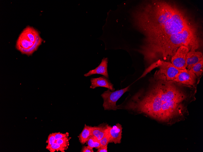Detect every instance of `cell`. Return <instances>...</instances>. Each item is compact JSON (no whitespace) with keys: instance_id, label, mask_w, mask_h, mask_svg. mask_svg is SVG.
Returning <instances> with one entry per match:
<instances>
[{"instance_id":"obj_19","label":"cell","mask_w":203,"mask_h":152,"mask_svg":"<svg viewBox=\"0 0 203 152\" xmlns=\"http://www.w3.org/2000/svg\"><path fill=\"white\" fill-rule=\"evenodd\" d=\"M55 138L56 140L59 139L68 137L69 134L68 133H62L60 132L54 133Z\"/></svg>"},{"instance_id":"obj_3","label":"cell","mask_w":203,"mask_h":152,"mask_svg":"<svg viewBox=\"0 0 203 152\" xmlns=\"http://www.w3.org/2000/svg\"><path fill=\"white\" fill-rule=\"evenodd\" d=\"M43 41L38 31L28 26L19 35L16 47L22 54L29 56L37 49Z\"/></svg>"},{"instance_id":"obj_23","label":"cell","mask_w":203,"mask_h":152,"mask_svg":"<svg viewBox=\"0 0 203 152\" xmlns=\"http://www.w3.org/2000/svg\"><path fill=\"white\" fill-rule=\"evenodd\" d=\"M97 152H107V146L105 147H101L98 149Z\"/></svg>"},{"instance_id":"obj_15","label":"cell","mask_w":203,"mask_h":152,"mask_svg":"<svg viewBox=\"0 0 203 152\" xmlns=\"http://www.w3.org/2000/svg\"><path fill=\"white\" fill-rule=\"evenodd\" d=\"M46 148L51 152H54L56 151L64 152L67 148L64 146L55 142L50 146H46Z\"/></svg>"},{"instance_id":"obj_8","label":"cell","mask_w":203,"mask_h":152,"mask_svg":"<svg viewBox=\"0 0 203 152\" xmlns=\"http://www.w3.org/2000/svg\"><path fill=\"white\" fill-rule=\"evenodd\" d=\"M108 128L110 136V143L115 144L121 142L122 128L121 124L118 123L112 127L108 125Z\"/></svg>"},{"instance_id":"obj_10","label":"cell","mask_w":203,"mask_h":152,"mask_svg":"<svg viewBox=\"0 0 203 152\" xmlns=\"http://www.w3.org/2000/svg\"><path fill=\"white\" fill-rule=\"evenodd\" d=\"M202 60H203V56L201 52L195 50L189 51L187 55L186 68L190 69L194 65Z\"/></svg>"},{"instance_id":"obj_2","label":"cell","mask_w":203,"mask_h":152,"mask_svg":"<svg viewBox=\"0 0 203 152\" xmlns=\"http://www.w3.org/2000/svg\"><path fill=\"white\" fill-rule=\"evenodd\" d=\"M145 90L140 91L119 109L143 113L158 121L170 122L183 115L187 96L177 83L168 81L158 70Z\"/></svg>"},{"instance_id":"obj_7","label":"cell","mask_w":203,"mask_h":152,"mask_svg":"<svg viewBox=\"0 0 203 152\" xmlns=\"http://www.w3.org/2000/svg\"><path fill=\"white\" fill-rule=\"evenodd\" d=\"M196 76L189 69H181L173 81L187 86H194L196 82Z\"/></svg>"},{"instance_id":"obj_21","label":"cell","mask_w":203,"mask_h":152,"mask_svg":"<svg viewBox=\"0 0 203 152\" xmlns=\"http://www.w3.org/2000/svg\"><path fill=\"white\" fill-rule=\"evenodd\" d=\"M95 137V136H94ZM94 148L96 149H98L101 147V144L99 140L95 137L94 138Z\"/></svg>"},{"instance_id":"obj_5","label":"cell","mask_w":203,"mask_h":152,"mask_svg":"<svg viewBox=\"0 0 203 152\" xmlns=\"http://www.w3.org/2000/svg\"><path fill=\"white\" fill-rule=\"evenodd\" d=\"M155 62L156 67H159V72L163 74L168 81H173L176 76L181 71L176 68L170 62L159 60Z\"/></svg>"},{"instance_id":"obj_13","label":"cell","mask_w":203,"mask_h":152,"mask_svg":"<svg viewBox=\"0 0 203 152\" xmlns=\"http://www.w3.org/2000/svg\"><path fill=\"white\" fill-rule=\"evenodd\" d=\"M93 127L85 124L81 132L78 136L80 143L84 144L91 136V133Z\"/></svg>"},{"instance_id":"obj_20","label":"cell","mask_w":203,"mask_h":152,"mask_svg":"<svg viewBox=\"0 0 203 152\" xmlns=\"http://www.w3.org/2000/svg\"><path fill=\"white\" fill-rule=\"evenodd\" d=\"M94 136H91L87 141L88 146L92 149L94 148Z\"/></svg>"},{"instance_id":"obj_11","label":"cell","mask_w":203,"mask_h":152,"mask_svg":"<svg viewBox=\"0 0 203 152\" xmlns=\"http://www.w3.org/2000/svg\"><path fill=\"white\" fill-rule=\"evenodd\" d=\"M108 59L107 58H103L99 65L94 69L90 70L88 73L85 74V77L90 76L93 74H98L102 75L109 79L107 70Z\"/></svg>"},{"instance_id":"obj_16","label":"cell","mask_w":203,"mask_h":152,"mask_svg":"<svg viewBox=\"0 0 203 152\" xmlns=\"http://www.w3.org/2000/svg\"><path fill=\"white\" fill-rule=\"evenodd\" d=\"M108 126V130L106 134L103 137L99 140L101 144V147H105L107 146L108 144L109 143L110 136Z\"/></svg>"},{"instance_id":"obj_1","label":"cell","mask_w":203,"mask_h":152,"mask_svg":"<svg viewBox=\"0 0 203 152\" xmlns=\"http://www.w3.org/2000/svg\"><path fill=\"white\" fill-rule=\"evenodd\" d=\"M135 27L144 36L138 51L150 65L169 62L181 46L189 51L202 45L201 27L186 8L172 0L144 1L132 13Z\"/></svg>"},{"instance_id":"obj_6","label":"cell","mask_w":203,"mask_h":152,"mask_svg":"<svg viewBox=\"0 0 203 152\" xmlns=\"http://www.w3.org/2000/svg\"><path fill=\"white\" fill-rule=\"evenodd\" d=\"M189 51V49L187 47L181 46L172 57L171 62L178 69L181 70L186 68L187 55Z\"/></svg>"},{"instance_id":"obj_22","label":"cell","mask_w":203,"mask_h":152,"mask_svg":"<svg viewBox=\"0 0 203 152\" xmlns=\"http://www.w3.org/2000/svg\"><path fill=\"white\" fill-rule=\"evenodd\" d=\"M81 152H94V151L93 149H91L88 146H83L81 151Z\"/></svg>"},{"instance_id":"obj_12","label":"cell","mask_w":203,"mask_h":152,"mask_svg":"<svg viewBox=\"0 0 203 152\" xmlns=\"http://www.w3.org/2000/svg\"><path fill=\"white\" fill-rule=\"evenodd\" d=\"M108 124L104 123L100 124L98 126L93 127L91 131V136H94L100 140L105 136L108 130Z\"/></svg>"},{"instance_id":"obj_17","label":"cell","mask_w":203,"mask_h":152,"mask_svg":"<svg viewBox=\"0 0 203 152\" xmlns=\"http://www.w3.org/2000/svg\"><path fill=\"white\" fill-rule=\"evenodd\" d=\"M55 142L64 146L67 148L69 144L68 137H65L57 140H56Z\"/></svg>"},{"instance_id":"obj_9","label":"cell","mask_w":203,"mask_h":152,"mask_svg":"<svg viewBox=\"0 0 203 152\" xmlns=\"http://www.w3.org/2000/svg\"><path fill=\"white\" fill-rule=\"evenodd\" d=\"M91 85L90 88L95 89L97 87H102L107 88L113 91L115 88L113 85L110 82L108 79L105 76H102L97 78H91Z\"/></svg>"},{"instance_id":"obj_18","label":"cell","mask_w":203,"mask_h":152,"mask_svg":"<svg viewBox=\"0 0 203 152\" xmlns=\"http://www.w3.org/2000/svg\"><path fill=\"white\" fill-rule=\"evenodd\" d=\"M56 140L55 138L54 134V133H50L48 136L47 140L46 143H47V146H49L52 145L56 142Z\"/></svg>"},{"instance_id":"obj_14","label":"cell","mask_w":203,"mask_h":152,"mask_svg":"<svg viewBox=\"0 0 203 152\" xmlns=\"http://www.w3.org/2000/svg\"><path fill=\"white\" fill-rule=\"evenodd\" d=\"M189 70L194 73L196 76H200L203 71V60L195 64Z\"/></svg>"},{"instance_id":"obj_4","label":"cell","mask_w":203,"mask_h":152,"mask_svg":"<svg viewBox=\"0 0 203 152\" xmlns=\"http://www.w3.org/2000/svg\"><path fill=\"white\" fill-rule=\"evenodd\" d=\"M129 86L123 89L111 91L109 89L105 91L101 96L103 99V106L105 110H116V103L121 96L128 91Z\"/></svg>"}]
</instances>
